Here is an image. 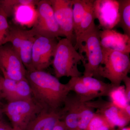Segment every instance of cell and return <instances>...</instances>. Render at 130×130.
I'll return each mask as SVG.
<instances>
[{"label": "cell", "instance_id": "cell-1", "mask_svg": "<svg viewBox=\"0 0 130 130\" xmlns=\"http://www.w3.org/2000/svg\"><path fill=\"white\" fill-rule=\"evenodd\" d=\"M26 79L32 98L44 109L59 111L71 92L67 84L44 71H27Z\"/></svg>", "mask_w": 130, "mask_h": 130}, {"label": "cell", "instance_id": "cell-2", "mask_svg": "<svg viewBox=\"0 0 130 130\" xmlns=\"http://www.w3.org/2000/svg\"><path fill=\"white\" fill-rule=\"evenodd\" d=\"M85 61L71 41L66 38L60 39L56 45L51 64L55 76L58 79L63 77L81 76L82 73L78 70V65Z\"/></svg>", "mask_w": 130, "mask_h": 130}, {"label": "cell", "instance_id": "cell-3", "mask_svg": "<svg viewBox=\"0 0 130 130\" xmlns=\"http://www.w3.org/2000/svg\"><path fill=\"white\" fill-rule=\"evenodd\" d=\"M102 50L103 58L98 70L99 77L108 79L114 86H120L130 72V53Z\"/></svg>", "mask_w": 130, "mask_h": 130}, {"label": "cell", "instance_id": "cell-4", "mask_svg": "<svg viewBox=\"0 0 130 130\" xmlns=\"http://www.w3.org/2000/svg\"><path fill=\"white\" fill-rule=\"evenodd\" d=\"M100 29L96 25L84 38L83 45L79 54L85 53L86 61L83 63L84 70L83 76L91 77L100 79L99 67L103 58V52L100 38Z\"/></svg>", "mask_w": 130, "mask_h": 130}, {"label": "cell", "instance_id": "cell-5", "mask_svg": "<svg viewBox=\"0 0 130 130\" xmlns=\"http://www.w3.org/2000/svg\"><path fill=\"white\" fill-rule=\"evenodd\" d=\"M43 109L33 98L8 102L3 106V112L11 121L12 127L21 130H25L31 121Z\"/></svg>", "mask_w": 130, "mask_h": 130}, {"label": "cell", "instance_id": "cell-6", "mask_svg": "<svg viewBox=\"0 0 130 130\" xmlns=\"http://www.w3.org/2000/svg\"><path fill=\"white\" fill-rule=\"evenodd\" d=\"M36 9V19L31 28L35 35L51 38L63 37L49 0L39 1Z\"/></svg>", "mask_w": 130, "mask_h": 130}, {"label": "cell", "instance_id": "cell-7", "mask_svg": "<svg viewBox=\"0 0 130 130\" xmlns=\"http://www.w3.org/2000/svg\"><path fill=\"white\" fill-rule=\"evenodd\" d=\"M36 36L31 30L17 25H10L7 43H10L18 55L27 71L34 70L31 62L32 45Z\"/></svg>", "mask_w": 130, "mask_h": 130}, {"label": "cell", "instance_id": "cell-8", "mask_svg": "<svg viewBox=\"0 0 130 130\" xmlns=\"http://www.w3.org/2000/svg\"><path fill=\"white\" fill-rule=\"evenodd\" d=\"M0 69L4 77L16 81L26 79L27 70L10 43L0 46Z\"/></svg>", "mask_w": 130, "mask_h": 130}, {"label": "cell", "instance_id": "cell-9", "mask_svg": "<svg viewBox=\"0 0 130 130\" xmlns=\"http://www.w3.org/2000/svg\"><path fill=\"white\" fill-rule=\"evenodd\" d=\"M58 42L56 38L36 36L31 54L34 70L44 71L52 64Z\"/></svg>", "mask_w": 130, "mask_h": 130}, {"label": "cell", "instance_id": "cell-10", "mask_svg": "<svg viewBox=\"0 0 130 130\" xmlns=\"http://www.w3.org/2000/svg\"><path fill=\"white\" fill-rule=\"evenodd\" d=\"M63 37L75 43L73 30L72 0H49Z\"/></svg>", "mask_w": 130, "mask_h": 130}, {"label": "cell", "instance_id": "cell-11", "mask_svg": "<svg viewBox=\"0 0 130 130\" xmlns=\"http://www.w3.org/2000/svg\"><path fill=\"white\" fill-rule=\"evenodd\" d=\"M93 108L95 112L100 114L113 126L122 128L128 125L130 121L123 109L119 108L111 102L103 100L100 98L97 100L85 102Z\"/></svg>", "mask_w": 130, "mask_h": 130}, {"label": "cell", "instance_id": "cell-12", "mask_svg": "<svg viewBox=\"0 0 130 130\" xmlns=\"http://www.w3.org/2000/svg\"><path fill=\"white\" fill-rule=\"evenodd\" d=\"M95 19L98 20L99 28L102 30L113 29L119 22V3L117 0H94Z\"/></svg>", "mask_w": 130, "mask_h": 130}, {"label": "cell", "instance_id": "cell-13", "mask_svg": "<svg viewBox=\"0 0 130 130\" xmlns=\"http://www.w3.org/2000/svg\"><path fill=\"white\" fill-rule=\"evenodd\" d=\"M1 93L3 99L8 102L32 98L31 89L26 79L16 81L3 77Z\"/></svg>", "mask_w": 130, "mask_h": 130}, {"label": "cell", "instance_id": "cell-14", "mask_svg": "<svg viewBox=\"0 0 130 130\" xmlns=\"http://www.w3.org/2000/svg\"><path fill=\"white\" fill-rule=\"evenodd\" d=\"M100 38L102 48L122 53H130V37L116 30H100Z\"/></svg>", "mask_w": 130, "mask_h": 130}, {"label": "cell", "instance_id": "cell-15", "mask_svg": "<svg viewBox=\"0 0 130 130\" xmlns=\"http://www.w3.org/2000/svg\"><path fill=\"white\" fill-rule=\"evenodd\" d=\"M81 102L76 95H68L60 109L61 120L67 130H77Z\"/></svg>", "mask_w": 130, "mask_h": 130}, {"label": "cell", "instance_id": "cell-16", "mask_svg": "<svg viewBox=\"0 0 130 130\" xmlns=\"http://www.w3.org/2000/svg\"><path fill=\"white\" fill-rule=\"evenodd\" d=\"M60 109L53 111L43 109L31 121L25 130H53L61 120Z\"/></svg>", "mask_w": 130, "mask_h": 130}, {"label": "cell", "instance_id": "cell-17", "mask_svg": "<svg viewBox=\"0 0 130 130\" xmlns=\"http://www.w3.org/2000/svg\"><path fill=\"white\" fill-rule=\"evenodd\" d=\"M94 0H88L86 10L82 19L79 28L75 35L74 47L76 50H80L83 45V39L89 32L95 27L93 4Z\"/></svg>", "mask_w": 130, "mask_h": 130}, {"label": "cell", "instance_id": "cell-18", "mask_svg": "<svg viewBox=\"0 0 130 130\" xmlns=\"http://www.w3.org/2000/svg\"><path fill=\"white\" fill-rule=\"evenodd\" d=\"M67 84L70 91H73L81 102H87L95 98H100L83 83L79 77L71 78Z\"/></svg>", "mask_w": 130, "mask_h": 130}, {"label": "cell", "instance_id": "cell-19", "mask_svg": "<svg viewBox=\"0 0 130 130\" xmlns=\"http://www.w3.org/2000/svg\"><path fill=\"white\" fill-rule=\"evenodd\" d=\"M79 77L83 83L89 89L97 94L99 98L108 96L113 89L117 87L93 77L84 76L83 75Z\"/></svg>", "mask_w": 130, "mask_h": 130}, {"label": "cell", "instance_id": "cell-20", "mask_svg": "<svg viewBox=\"0 0 130 130\" xmlns=\"http://www.w3.org/2000/svg\"><path fill=\"white\" fill-rule=\"evenodd\" d=\"M13 15L18 23L32 26L36 19V6L28 5L19 6L14 10Z\"/></svg>", "mask_w": 130, "mask_h": 130}, {"label": "cell", "instance_id": "cell-21", "mask_svg": "<svg viewBox=\"0 0 130 130\" xmlns=\"http://www.w3.org/2000/svg\"><path fill=\"white\" fill-rule=\"evenodd\" d=\"M119 22L118 25L124 34L130 37V1L119 0Z\"/></svg>", "mask_w": 130, "mask_h": 130}, {"label": "cell", "instance_id": "cell-22", "mask_svg": "<svg viewBox=\"0 0 130 130\" xmlns=\"http://www.w3.org/2000/svg\"><path fill=\"white\" fill-rule=\"evenodd\" d=\"M39 1L35 0H0V8L8 18L13 16L14 10L21 5H28L36 6Z\"/></svg>", "mask_w": 130, "mask_h": 130}, {"label": "cell", "instance_id": "cell-23", "mask_svg": "<svg viewBox=\"0 0 130 130\" xmlns=\"http://www.w3.org/2000/svg\"><path fill=\"white\" fill-rule=\"evenodd\" d=\"M88 2V0H72L74 37L84 14Z\"/></svg>", "mask_w": 130, "mask_h": 130}, {"label": "cell", "instance_id": "cell-24", "mask_svg": "<svg viewBox=\"0 0 130 130\" xmlns=\"http://www.w3.org/2000/svg\"><path fill=\"white\" fill-rule=\"evenodd\" d=\"M95 113V110L86 103L81 102L77 130H86Z\"/></svg>", "mask_w": 130, "mask_h": 130}, {"label": "cell", "instance_id": "cell-25", "mask_svg": "<svg viewBox=\"0 0 130 130\" xmlns=\"http://www.w3.org/2000/svg\"><path fill=\"white\" fill-rule=\"evenodd\" d=\"M108 97L110 98L111 102L121 109L130 104L126 98L124 85L115 87L109 93Z\"/></svg>", "mask_w": 130, "mask_h": 130}, {"label": "cell", "instance_id": "cell-26", "mask_svg": "<svg viewBox=\"0 0 130 130\" xmlns=\"http://www.w3.org/2000/svg\"><path fill=\"white\" fill-rule=\"evenodd\" d=\"M115 129L103 116L95 112L86 130H115Z\"/></svg>", "mask_w": 130, "mask_h": 130}, {"label": "cell", "instance_id": "cell-27", "mask_svg": "<svg viewBox=\"0 0 130 130\" xmlns=\"http://www.w3.org/2000/svg\"><path fill=\"white\" fill-rule=\"evenodd\" d=\"M8 17L0 8V46L7 43L10 31Z\"/></svg>", "mask_w": 130, "mask_h": 130}, {"label": "cell", "instance_id": "cell-28", "mask_svg": "<svg viewBox=\"0 0 130 130\" xmlns=\"http://www.w3.org/2000/svg\"><path fill=\"white\" fill-rule=\"evenodd\" d=\"M123 82L124 84L125 94L128 103H130V78L127 76L124 78Z\"/></svg>", "mask_w": 130, "mask_h": 130}, {"label": "cell", "instance_id": "cell-29", "mask_svg": "<svg viewBox=\"0 0 130 130\" xmlns=\"http://www.w3.org/2000/svg\"><path fill=\"white\" fill-rule=\"evenodd\" d=\"M53 130H67L64 124L60 120L56 124Z\"/></svg>", "mask_w": 130, "mask_h": 130}, {"label": "cell", "instance_id": "cell-30", "mask_svg": "<svg viewBox=\"0 0 130 130\" xmlns=\"http://www.w3.org/2000/svg\"><path fill=\"white\" fill-rule=\"evenodd\" d=\"M12 128V126H10L4 121L0 124V130H11Z\"/></svg>", "mask_w": 130, "mask_h": 130}, {"label": "cell", "instance_id": "cell-31", "mask_svg": "<svg viewBox=\"0 0 130 130\" xmlns=\"http://www.w3.org/2000/svg\"><path fill=\"white\" fill-rule=\"evenodd\" d=\"M4 113L3 111V106H0V121H3V116Z\"/></svg>", "mask_w": 130, "mask_h": 130}, {"label": "cell", "instance_id": "cell-32", "mask_svg": "<svg viewBox=\"0 0 130 130\" xmlns=\"http://www.w3.org/2000/svg\"><path fill=\"white\" fill-rule=\"evenodd\" d=\"M3 77L2 75H0V93H1L2 89V82Z\"/></svg>", "mask_w": 130, "mask_h": 130}, {"label": "cell", "instance_id": "cell-33", "mask_svg": "<svg viewBox=\"0 0 130 130\" xmlns=\"http://www.w3.org/2000/svg\"><path fill=\"white\" fill-rule=\"evenodd\" d=\"M115 130H130V126H125L122 128H119L118 129H115Z\"/></svg>", "mask_w": 130, "mask_h": 130}, {"label": "cell", "instance_id": "cell-34", "mask_svg": "<svg viewBox=\"0 0 130 130\" xmlns=\"http://www.w3.org/2000/svg\"><path fill=\"white\" fill-rule=\"evenodd\" d=\"M2 99H3V97L2 93H0V101L2 100Z\"/></svg>", "mask_w": 130, "mask_h": 130}, {"label": "cell", "instance_id": "cell-35", "mask_svg": "<svg viewBox=\"0 0 130 130\" xmlns=\"http://www.w3.org/2000/svg\"><path fill=\"white\" fill-rule=\"evenodd\" d=\"M11 130H21L19 129H18V128H12V129Z\"/></svg>", "mask_w": 130, "mask_h": 130}, {"label": "cell", "instance_id": "cell-36", "mask_svg": "<svg viewBox=\"0 0 130 130\" xmlns=\"http://www.w3.org/2000/svg\"><path fill=\"white\" fill-rule=\"evenodd\" d=\"M3 121H3H0V124H1V123Z\"/></svg>", "mask_w": 130, "mask_h": 130}, {"label": "cell", "instance_id": "cell-37", "mask_svg": "<svg viewBox=\"0 0 130 130\" xmlns=\"http://www.w3.org/2000/svg\"><path fill=\"white\" fill-rule=\"evenodd\" d=\"M0 73H2L1 71V69H0Z\"/></svg>", "mask_w": 130, "mask_h": 130}, {"label": "cell", "instance_id": "cell-38", "mask_svg": "<svg viewBox=\"0 0 130 130\" xmlns=\"http://www.w3.org/2000/svg\"><path fill=\"white\" fill-rule=\"evenodd\" d=\"M1 74H2V73H0V75H2Z\"/></svg>", "mask_w": 130, "mask_h": 130}]
</instances>
